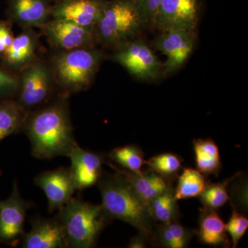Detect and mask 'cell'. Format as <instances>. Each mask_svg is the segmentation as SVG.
<instances>
[{"label": "cell", "instance_id": "obj_14", "mask_svg": "<svg viewBox=\"0 0 248 248\" xmlns=\"http://www.w3.org/2000/svg\"><path fill=\"white\" fill-rule=\"evenodd\" d=\"M40 34L35 29H23L0 57V63L10 71L18 74L40 56Z\"/></svg>", "mask_w": 248, "mask_h": 248}, {"label": "cell", "instance_id": "obj_17", "mask_svg": "<svg viewBox=\"0 0 248 248\" xmlns=\"http://www.w3.org/2000/svg\"><path fill=\"white\" fill-rule=\"evenodd\" d=\"M108 163L148 208L150 202L155 197L172 188L171 181L150 170L135 173L122 169L120 166L118 167L111 161Z\"/></svg>", "mask_w": 248, "mask_h": 248}, {"label": "cell", "instance_id": "obj_7", "mask_svg": "<svg viewBox=\"0 0 248 248\" xmlns=\"http://www.w3.org/2000/svg\"><path fill=\"white\" fill-rule=\"evenodd\" d=\"M110 57L112 61L139 79L155 81L163 77V63L151 46L141 37L120 45L112 50Z\"/></svg>", "mask_w": 248, "mask_h": 248}, {"label": "cell", "instance_id": "obj_24", "mask_svg": "<svg viewBox=\"0 0 248 248\" xmlns=\"http://www.w3.org/2000/svg\"><path fill=\"white\" fill-rule=\"evenodd\" d=\"M111 162L118 164L122 169L130 172L140 173L146 163L144 153L138 146L126 145L117 147L109 153Z\"/></svg>", "mask_w": 248, "mask_h": 248}, {"label": "cell", "instance_id": "obj_6", "mask_svg": "<svg viewBox=\"0 0 248 248\" xmlns=\"http://www.w3.org/2000/svg\"><path fill=\"white\" fill-rule=\"evenodd\" d=\"M18 76L19 86L16 99L27 112L43 107L60 94L48 55H41Z\"/></svg>", "mask_w": 248, "mask_h": 248}, {"label": "cell", "instance_id": "obj_32", "mask_svg": "<svg viewBox=\"0 0 248 248\" xmlns=\"http://www.w3.org/2000/svg\"><path fill=\"white\" fill-rule=\"evenodd\" d=\"M148 239L141 234H139L138 236L132 238L129 243L128 248H145L147 247Z\"/></svg>", "mask_w": 248, "mask_h": 248}, {"label": "cell", "instance_id": "obj_16", "mask_svg": "<svg viewBox=\"0 0 248 248\" xmlns=\"http://www.w3.org/2000/svg\"><path fill=\"white\" fill-rule=\"evenodd\" d=\"M71 159V175L77 190H82L96 185L102 176L105 156L99 153L83 149L77 144L68 156Z\"/></svg>", "mask_w": 248, "mask_h": 248}, {"label": "cell", "instance_id": "obj_25", "mask_svg": "<svg viewBox=\"0 0 248 248\" xmlns=\"http://www.w3.org/2000/svg\"><path fill=\"white\" fill-rule=\"evenodd\" d=\"M239 174L236 173L232 177L228 178L221 182L207 184L206 187L198 197L203 208L217 210L224 206L230 200L228 186Z\"/></svg>", "mask_w": 248, "mask_h": 248}, {"label": "cell", "instance_id": "obj_29", "mask_svg": "<svg viewBox=\"0 0 248 248\" xmlns=\"http://www.w3.org/2000/svg\"><path fill=\"white\" fill-rule=\"evenodd\" d=\"M145 29H154L155 19L162 0H133Z\"/></svg>", "mask_w": 248, "mask_h": 248}, {"label": "cell", "instance_id": "obj_21", "mask_svg": "<svg viewBox=\"0 0 248 248\" xmlns=\"http://www.w3.org/2000/svg\"><path fill=\"white\" fill-rule=\"evenodd\" d=\"M27 114L16 99L0 101V142L22 132Z\"/></svg>", "mask_w": 248, "mask_h": 248}, {"label": "cell", "instance_id": "obj_12", "mask_svg": "<svg viewBox=\"0 0 248 248\" xmlns=\"http://www.w3.org/2000/svg\"><path fill=\"white\" fill-rule=\"evenodd\" d=\"M34 183L45 192L50 213L66 205L77 191L70 168L61 167L41 172L34 179Z\"/></svg>", "mask_w": 248, "mask_h": 248}, {"label": "cell", "instance_id": "obj_1", "mask_svg": "<svg viewBox=\"0 0 248 248\" xmlns=\"http://www.w3.org/2000/svg\"><path fill=\"white\" fill-rule=\"evenodd\" d=\"M69 97L59 94L43 107L28 112L22 132L38 159L68 157L78 144L73 133Z\"/></svg>", "mask_w": 248, "mask_h": 248}, {"label": "cell", "instance_id": "obj_4", "mask_svg": "<svg viewBox=\"0 0 248 248\" xmlns=\"http://www.w3.org/2000/svg\"><path fill=\"white\" fill-rule=\"evenodd\" d=\"M55 218L60 222L68 247H94L102 231L111 223L102 205L72 198L58 210Z\"/></svg>", "mask_w": 248, "mask_h": 248}, {"label": "cell", "instance_id": "obj_19", "mask_svg": "<svg viewBox=\"0 0 248 248\" xmlns=\"http://www.w3.org/2000/svg\"><path fill=\"white\" fill-rule=\"evenodd\" d=\"M202 244L210 246L230 247L226 223L217 210L203 208L200 210L199 230L196 231Z\"/></svg>", "mask_w": 248, "mask_h": 248}, {"label": "cell", "instance_id": "obj_2", "mask_svg": "<svg viewBox=\"0 0 248 248\" xmlns=\"http://www.w3.org/2000/svg\"><path fill=\"white\" fill-rule=\"evenodd\" d=\"M97 185L102 195L101 205L108 216L112 220L128 223L148 241H153L155 221L149 208L134 193L126 182L116 172L103 173Z\"/></svg>", "mask_w": 248, "mask_h": 248}, {"label": "cell", "instance_id": "obj_15", "mask_svg": "<svg viewBox=\"0 0 248 248\" xmlns=\"http://www.w3.org/2000/svg\"><path fill=\"white\" fill-rule=\"evenodd\" d=\"M50 0H7L6 19L21 29H39L51 19Z\"/></svg>", "mask_w": 248, "mask_h": 248}, {"label": "cell", "instance_id": "obj_30", "mask_svg": "<svg viewBox=\"0 0 248 248\" xmlns=\"http://www.w3.org/2000/svg\"><path fill=\"white\" fill-rule=\"evenodd\" d=\"M172 232L175 241L176 248H184L188 246L189 243L196 234L195 231L186 228L177 223V221L166 223Z\"/></svg>", "mask_w": 248, "mask_h": 248}, {"label": "cell", "instance_id": "obj_8", "mask_svg": "<svg viewBox=\"0 0 248 248\" xmlns=\"http://www.w3.org/2000/svg\"><path fill=\"white\" fill-rule=\"evenodd\" d=\"M50 50H71L99 46L94 29L62 19H50L40 28Z\"/></svg>", "mask_w": 248, "mask_h": 248}, {"label": "cell", "instance_id": "obj_31", "mask_svg": "<svg viewBox=\"0 0 248 248\" xmlns=\"http://www.w3.org/2000/svg\"><path fill=\"white\" fill-rule=\"evenodd\" d=\"M13 25L7 19L0 20V57L8 50L16 37Z\"/></svg>", "mask_w": 248, "mask_h": 248}, {"label": "cell", "instance_id": "obj_9", "mask_svg": "<svg viewBox=\"0 0 248 248\" xmlns=\"http://www.w3.org/2000/svg\"><path fill=\"white\" fill-rule=\"evenodd\" d=\"M197 41V31L170 29L160 31L151 46L164 53L167 60L163 63V76H168L180 69L190 58Z\"/></svg>", "mask_w": 248, "mask_h": 248}, {"label": "cell", "instance_id": "obj_28", "mask_svg": "<svg viewBox=\"0 0 248 248\" xmlns=\"http://www.w3.org/2000/svg\"><path fill=\"white\" fill-rule=\"evenodd\" d=\"M227 232L231 237L232 247H237L240 240L246 234L248 228L247 217L233 209L229 221L226 224Z\"/></svg>", "mask_w": 248, "mask_h": 248}, {"label": "cell", "instance_id": "obj_22", "mask_svg": "<svg viewBox=\"0 0 248 248\" xmlns=\"http://www.w3.org/2000/svg\"><path fill=\"white\" fill-rule=\"evenodd\" d=\"M205 176L198 170L185 168L178 177V182L174 190L177 201L198 197L202 194L207 183Z\"/></svg>", "mask_w": 248, "mask_h": 248}, {"label": "cell", "instance_id": "obj_27", "mask_svg": "<svg viewBox=\"0 0 248 248\" xmlns=\"http://www.w3.org/2000/svg\"><path fill=\"white\" fill-rule=\"evenodd\" d=\"M19 76L0 63V101L16 99L19 91Z\"/></svg>", "mask_w": 248, "mask_h": 248}, {"label": "cell", "instance_id": "obj_20", "mask_svg": "<svg viewBox=\"0 0 248 248\" xmlns=\"http://www.w3.org/2000/svg\"><path fill=\"white\" fill-rule=\"evenodd\" d=\"M197 170L205 177H218L221 169V156L217 143L212 139H196L193 140Z\"/></svg>", "mask_w": 248, "mask_h": 248}, {"label": "cell", "instance_id": "obj_26", "mask_svg": "<svg viewBox=\"0 0 248 248\" xmlns=\"http://www.w3.org/2000/svg\"><path fill=\"white\" fill-rule=\"evenodd\" d=\"M148 169L159 175L172 180L177 177L178 174L182 169V161L180 157L173 153H162L152 156L146 160Z\"/></svg>", "mask_w": 248, "mask_h": 248}, {"label": "cell", "instance_id": "obj_3", "mask_svg": "<svg viewBox=\"0 0 248 248\" xmlns=\"http://www.w3.org/2000/svg\"><path fill=\"white\" fill-rule=\"evenodd\" d=\"M107 57L100 46L50 50L48 58L60 94L70 97L89 89Z\"/></svg>", "mask_w": 248, "mask_h": 248}, {"label": "cell", "instance_id": "obj_34", "mask_svg": "<svg viewBox=\"0 0 248 248\" xmlns=\"http://www.w3.org/2000/svg\"><path fill=\"white\" fill-rule=\"evenodd\" d=\"M1 169H0V177H1Z\"/></svg>", "mask_w": 248, "mask_h": 248}, {"label": "cell", "instance_id": "obj_23", "mask_svg": "<svg viewBox=\"0 0 248 248\" xmlns=\"http://www.w3.org/2000/svg\"><path fill=\"white\" fill-rule=\"evenodd\" d=\"M150 213L155 221L170 223L177 221L179 215L177 200L172 188L155 197L149 203Z\"/></svg>", "mask_w": 248, "mask_h": 248}, {"label": "cell", "instance_id": "obj_11", "mask_svg": "<svg viewBox=\"0 0 248 248\" xmlns=\"http://www.w3.org/2000/svg\"><path fill=\"white\" fill-rule=\"evenodd\" d=\"M201 11L202 0H162L154 29L197 31Z\"/></svg>", "mask_w": 248, "mask_h": 248}, {"label": "cell", "instance_id": "obj_18", "mask_svg": "<svg viewBox=\"0 0 248 248\" xmlns=\"http://www.w3.org/2000/svg\"><path fill=\"white\" fill-rule=\"evenodd\" d=\"M24 248H67L66 235L56 218H36L31 221V230L22 237Z\"/></svg>", "mask_w": 248, "mask_h": 248}, {"label": "cell", "instance_id": "obj_5", "mask_svg": "<svg viewBox=\"0 0 248 248\" xmlns=\"http://www.w3.org/2000/svg\"><path fill=\"white\" fill-rule=\"evenodd\" d=\"M143 30L144 25L133 0H108L94 28L98 45L110 51L140 37Z\"/></svg>", "mask_w": 248, "mask_h": 248}, {"label": "cell", "instance_id": "obj_33", "mask_svg": "<svg viewBox=\"0 0 248 248\" xmlns=\"http://www.w3.org/2000/svg\"><path fill=\"white\" fill-rule=\"evenodd\" d=\"M53 3L57 2V1H60V0H50Z\"/></svg>", "mask_w": 248, "mask_h": 248}, {"label": "cell", "instance_id": "obj_10", "mask_svg": "<svg viewBox=\"0 0 248 248\" xmlns=\"http://www.w3.org/2000/svg\"><path fill=\"white\" fill-rule=\"evenodd\" d=\"M31 202L21 197L16 181L9 198L0 201V244L16 247L22 239L26 217Z\"/></svg>", "mask_w": 248, "mask_h": 248}, {"label": "cell", "instance_id": "obj_13", "mask_svg": "<svg viewBox=\"0 0 248 248\" xmlns=\"http://www.w3.org/2000/svg\"><path fill=\"white\" fill-rule=\"evenodd\" d=\"M108 0H60L53 3L51 19L68 21L94 29L102 17Z\"/></svg>", "mask_w": 248, "mask_h": 248}]
</instances>
